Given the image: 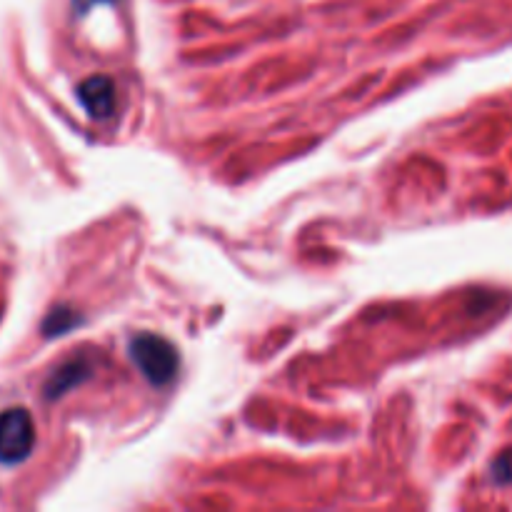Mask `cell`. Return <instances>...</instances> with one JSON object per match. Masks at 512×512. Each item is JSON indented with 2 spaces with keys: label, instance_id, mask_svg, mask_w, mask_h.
I'll use <instances>...</instances> for the list:
<instances>
[{
  "label": "cell",
  "instance_id": "277c9868",
  "mask_svg": "<svg viewBox=\"0 0 512 512\" xmlns=\"http://www.w3.org/2000/svg\"><path fill=\"white\" fill-rule=\"evenodd\" d=\"M90 373H93V365H90L85 358L70 360V363L60 365V368L55 370L53 378L45 383V398H50V400L60 398V395H65L68 390H73L75 385H80L83 380H88Z\"/></svg>",
  "mask_w": 512,
  "mask_h": 512
},
{
  "label": "cell",
  "instance_id": "3957f363",
  "mask_svg": "<svg viewBox=\"0 0 512 512\" xmlns=\"http://www.w3.org/2000/svg\"><path fill=\"white\" fill-rule=\"evenodd\" d=\"M78 100L95 120H108L115 113V83L108 75H93L78 85Z\"/></svg>",
  "mask_w": 512,
  "mask_h": 512
},
{
  "label": "cell",
  "instance_id": "6da1fadb",
  "mask_svg": "<svg viewBox=\"0 0 512 512\" xmlns=\"http://www.w3.org/2000/svg\"><path fill=\"white\" fill-rule=\"evenodd\" d=\"M130 358L145 380L155 388H163L178 373V350L165 338L153 333H140L130 340Z\"/></svg>",
  "mask_w": 512,
  "mask_h": 512
},
{
  "label": "cell",
  "instance_id": "7a4b0ae2",
  "mask_svg": "<svg viewBox=\"0 0 512 512\" xmlns=\"http://www.w3.org/2000/svg\"><path fill=\"white\" fill-rule=\"evenodd\" d=\"M35 425L25 408H10L0 413V463L18 465L33 453Z\"/></svg>",
  "mask_w": 512,
  "mask_h": 512
},
{
  "label": "cell",
  "instance_id": "8992f818",
  "mask_svg": "<svg viewBox=\"0 0 512 512\" xmlns=\"http://www.w3.org/2000/svg\"><path fill=\"white\" fill-rule=\"evenodd\" d=\"M490 473H493L495 483L512 485V448L503 450V453L493 460V468H490Z\"/></svg>",
  "mask_w": 512,
  "mask_h": 512
},
{
  "label": "cell",
  "instance_id": "5b68a950",
  "mask_svg": "<svg viewBox=\"0 0 512 512\" xmlns=\"http://www.w3.org/2000/svg\"><path fill=\"white\" fill-rule=\"evenodd\" d=\"M80 325V315L70 308H55L53 313L45 318L43 323V333L48 338H55V335H65L70 328Z\"/></svg>",
  "mask_w": 512,
  "mask_h": 512
}]
</instances>
